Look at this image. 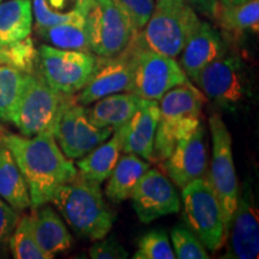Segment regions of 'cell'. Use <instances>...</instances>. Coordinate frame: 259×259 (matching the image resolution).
Returning <instances> with one entry per match:
<instances>
[{
    "label": "cell",
    "mask_w": 259,
    "mask_h": 259,
    "mask_svg": "<svg viewBox=\"0 0 259 259\" xmlns=\"http://www.w3.org/2000/svg\"><path fill=\"white\" fill-rule=\"evenodd\" d=\"M0 142L14 155L34 209L51 203L58 187L78 177L76 166L65 156L52 132H41L32 137L6 134Z\"/></svg>",
    "instance_id": "1"
},
{
    "label": "cell",
    "mask_w": 259,
    "mask_h": 259,
    "mask_svg": "<svg viewBox=\"0 0 259 259\" xmlns=\"http://www.w3.org/2000/svg\"><path fill=\"white\" fill-rule=\"evenodd\" d=\"M51 203L79 238L97 241L106 238L115 221L100 184L77 177L58 187Z\"/></svg>",
    "instance_id": "2"
},
{
    "label": "cell",
    "mask_w": 259,
    "mask_h": 259,
    "mask_svg": "<svg viewBox=\"0 0 259 259\" xmlns=\"http://www.w3.org/2000/svg\"><path fill=\"white\" fill-rule=\"evenodd\" d=\"M206 97L192 83L170 89L158 100L154 158L164 161L180 139L189 136L202 122L203 106Z\"/></svg>",
    "instance_id": "3"
},
{
    "label": "cell",
    "mask_w": 259,
    "mask_h": 259,
    "mask_svg": "<svg viewBox=\"0 0 259 259\" xmlns=\"http://www.w3.org/2000/svg\"><path fill=\"white\" fill-rule=\"evenodd\" d=\"M154 10L138 38L145 48L177 58L199 27L198 14L186 0H154Z\"/></svg>",
    "instance_id": "4"
},
{
    "label": "cell",
    "mask_w": 259,
    "mask_h": 259,
    "mask_svg": "<svg viewBox=\"0 0 259 259\" xmlns=\"http://www.w3.org/2000/svg\"><path fill=\"white\" fill-rule=\"evenodd\" d=\"M73 97L54 90L37 70L25 73L23 89L11 124L24 137H32L41 132L53 134L58 116Z\"/></svg>",
    "instance_id": "5"
},
{
    "label": "cell",
    "mask_w": 259,
    "mask_h": 259,
    "mask_svg": "<svg viewBox=\"0 0 259 259\" xmlns=\"http://www.w3.org/2000/svg\"><path fill=\"white\" fill-rule=\"evenodd\" d=\"M209 128L212 141V157L211 164L206 171V179L219 199L225 233L228 236L239 196L233 160L232 135L219 114L209 116Z\"/></svg>",
    "instance_id": "6"
},
{
    "label": "cell",
    "mask_w": 259,
    "mask_h": 259,
    "mask_svg": "<svg viewBox=\"0 0 259 259\" xmlns=\"http://www.w3.org/2000/svg\"><path fill=\"white\" fill-rule=\"evenodd\" d=\"M183 219L206 248L219 251L227 235L218 197L205 177L191 181L181 189Z\"/></svg>",
    "instance_id": "7"
},
{
    "label": "cell",
    "mask_w": 259,
    "mask_h": 259,
    "mask_svg": "<svg viewBox=\"0 0 259 259\" xmlns=\"http://www.w3.org/2000/svg\"><path fill=\"white\" fill-rule=\"evenodd\" d=\"M134 90L144 100L158 101L170 89L190 83L176 58L145 48L138 38H134Z\"/></svg>",
    "instance_id": "8"
},
{
    "label": "cell",
    "mask_w": 259,
    "mask_h": 259,
    "mask_svg": "<svg viewBox=\"0 0 259 259\" xmlns=\"http://www.w3.org/2000/svg\"><path fill=\"white\" fill-rule=\"evenodd\" d=\"M92 52L60 50L42 45L37 50V72L58 93L74 95L79 93L96 64Z\"/></svg>",
    "instance_id": "9"
},
{
    "label": "cell",
    "mask_w": 259,
    "mask_h": 259,
    "mask_svg": "<svg viewBox=\"0 0 259 259\" xmlns=\"http://www.w3.org/2000/svg\"><path fill=\"white\" fill-rule=\"evenodd\" d=\"M85 19L90 52L96 57L118 56L139 32L109 0H93Z\"/></svg>",
    "instance_id": "10"
},
{
    "label": "cell",
    "mask_w": 259,
    "mask_h": 259,
    "mask_svg": "<svg viewBox=\"0 0 259 259\" xmlns=\"http://www.w3.org/2000/svg\"><path fill=\"white\" fill-rule=\"evenodd\" d=\"M114 128L97 127L90 121L85 106L71 100L58 116L53 136L65 156L82 158L111 137Z\"/></svg>",
    "instance_id": "11"
},
{
    "label": "cell",
    "mask_w": 259,
    "mask_h": 259,
    "mask_svg": "<svg viewBox=\"0 0 259 259\" xmlns=\"http://www.w3.org/2000/svg\"><path fill=\"white\" fill-rule=\"evenodd\" d=\"M193 82L204 96L228 111H235L247 93L244 66L238 57L228 53L206 65Z\"/></svg>",
    "instance_id": "12"
},
{
    "label": "cell",
    "mask_w": 259,
    "mask_h": 259,
    "mask_svg": "<svg viewBox=\"0 0 259 259\" xmlns=\"http://www.w3.org/2000/svg\"><path fill=\"white\" fill-rule=\"evenodd\" d=\"M135 38V37H134ZM134 40L124 52L114 57H97L96 64L88 82L78 95L76 102L89 106L102 97L115 93H132L134 90Z\"/></svg>",
    "instance_id": "13"
},
{
    "label": "cell",
    "mask_w": 259,
    "mask_h": 259,
    "mask_svg": "<svg viewBox=\"0 0 259 259\" xmlns=\"http://www.w3.org/2000/svg\"><path fill=\"white\" fill-rule=\"evenodd\" d=\"M132 206L143 223L180 211L181 199L169 178L157 169H149L131 194Z\"/></svg>",
    "instance_id": "14"
},
{
    "label": "cell",
    "mask_w": 259,
    "mask_h": 259,
    "mask_svg": "<svg viewBox=\"0 0 259 259\" xmlns=\"http://www.w3.org/2000/svg\"><path fill=\"white\" fill-rule=\"evenodd\" d=\"M208 164V143L202 122L189 136L180 139L169 156L163 161L168 178L179 189L198 178L205 177Z\"/></svg>",
    "instance_id": "15"
},
{
    "label": "cell",
    "mask_w": 259,
    "mask_h": 259,
    "mask_svg": "<svg viewBox=\"0 0 259 259\" xmlns=\"http://www.w3.org/2000/svg\"><path fill=\"white\" fill-rule=\"evenodd\" d=\"M258 208L250 184L242 185L233 216L231 245L227 258L254 259L259 253Z\"/></svg>",
    "instance_id": "16"
},
{
    "label": "cell",
    "mask_w": 259,
    "mask_h": 259,
    "mask_svg": "<svg viewBox=\"0 0 259 259\" xmlns=\"http://www.w3.org/2000/svg\"><path fill=\"white\" fill-rule=\"evenodd\" d=\"M181 53V69L193 80L206 65L227 54V45L222 35L211 24L200 22Z\"/></svg>",
    "instance_id": "17"
},
{
    "label": "cell",
    "mask_w": 259,
    "mask_h": 259,
    "mask_svg": "<svg viewBox=\"0 0 259 259\" xmlns=\"http://www.w3.org/2000/svg\"><path fill=\"white\" fill-rule=\"evenodd\" d=\"M160 115L158 101L145 100L143 106L125 124L122 151L145 160H154V142Z\"/></svg>",
    "instance_id": "18"
},
{
    "label": "cell",
    "mask_w": 259,
    "mask_h": 259,
    "mask_svg": "<svg viewBox=\"0 0 259 259\" xmlns=\"http://www.w3.org/2000/svg\"><path fill=\"white\" fill-rule=\"evenodd\" d=\"M31 216L32 231L38 247L47 259L67 251L72 245V238L59 213L48 204L38 206Z\"/></svg>",
    "instance_id": "19"
},
{
    "label": "cell",
    "mask_w": 259,
    "mask_h": 259,
    "mask_svg": "<svg viewBox=\"0 0 259 259\" xmlns=\"http://www.w3.org/2000/svg\"><path fill=\"white\" fill-rule=\"evenodd\" d=\"M125 124L114 128L112 138L107 139L89 154L77 161L76 167L78 176L83 179L101 184L108 179L114 169L116 162L122 151V141H124Z\"/></svg>",
    "instance_id": "20"
},
{
    "label": "cell",
    "mask_w": 259,
    "mask_h": 259,
    "mask_svg": "<svg viewBox=\"0 0 259 259\" xmlns=\"http://www.w3.org/2000/svg\"><path fill=\"white\" fill-rule=\"evenodd\" d=\"M145 100L135 93H115L94 102L87 108L90 121L97 127L116 128L124 125L143 106Z\"/></svg>",
    "instance_id": "21"
},
{
    "label": "cell",
    "mask_w": 259,
    "mask_h": 259,
    "mask_svg": "<svg viewBox=\"0 0 259 259\" xmlns=\"http://www.w3.org/2000/svg\"><path fill=\"white\" fill-rule=\"evenodd\" d=\"M149 168L150 163L138 155L125 154L119 157L106 186L107 198L113 203H121L131 198L135 187Z\"/></svg>",
    "instance_id": "22"
},
{
    "label": "cell",
    "mask_w": 259,
    "mask_h": 259,
    "mask_svg": "<svg viewBox=\"0 0 259 259\" xmlns=\"http://www.w3.org/2000/svg\"><path fill=\"white\" fill-rule=\"evenodd\" d=\"M0 198L17 211L30 208V196L23 174L11 151L0 142Z\"/></svg>",
    "instance_id": "23"
},
{
    "label": "cell",
    "mask_w": 259,
    "mask_h": 259,
    "mask_svg": "<svg viewBox=\"0 0 259 259\" xmlns=\"http://www.w3.org/2000/svg\"><path fill=\"white\" fill-rule=\"evenodd\" d=\"M30 0H8L0 4V44L8 45L30 36L32 30Z\"/></svg>",
    "instance_id": "24"
},
{
    "label": "cell",
    "mask_w": 259,
    "mask_h": 259,
    "mask_svg": "<svg viewBox=\"0 0 259 259\" xmlns=\"http://www.w3.org/2000/svg\"><path fill=\"white\" fill-rule=\"evenodd\" d=\"M93 0H32L36 30H44L71 19L85 17Z\"/></svg>",
    "instance_id": "25"
},
{
    "label": "cell",
    "mask_w": 259,
    "mask_h": 259,
    "mask_svg": "<svg viewBox=\"0 0 259 259\" xmlns=\"http://www.w3.org/2000/svg\"><path fill=\"white\" fill-rule=\"evenodd\" d=\"M221 27L233 35L245 32H258L259 27V0H248L238 5L216 6L215 16Z\"/></svg>",
    "instance_id": "26"
},
{
    "label": "cell",
    "mask_w": 259,
    "mask_h": 259,
    "mask_svg": "<svg viewBox=\"0 0 259 259\" xmlns=\"http://www.w3.org/2000/svg\"><path fill=\"white\" fill-rule=\"evenodd\" d=\"M85 18L87 16L71 19L37 32L53 47L60 50L90 52Z\"/></svg>",
    "instance_id": "27"
},
{
    "label": "cell",
    "mask_w": 259,
    "mask_h": 259,
    "mask_svg": "<svg viewBox=\"0 0 259 259\" xmlns=\"http://www.w3.org/2000/svg\"><path fill=\"white\" fill-rule=\"evenodd\" d=\"M25 73L8 66L0 65V124L11 122L17 108Z\"/></svg>",
    "instance_id": "28"
},
{
    "label": "cell",
    "mask_w": 259,
    "mask_h": 259,
    "mask_svg": "<svg viewBox=\"0 0 259 259\" xmlns=\"http://www.w3.org/2000/svg\"><path fill=\"white\" fill-rule=\"evenodd\" d=\"M0 65H8L23 73H32L37 66V50L30 36L12 44L2 45Z\"/></svg>",
    "instance_id": "29"
},
{
    "label": "cell",
    "mask_w": 259,
    "mask_h": 259,
    "mask_svg": "<svg viewBox=\"0 0 259 259\" xmlns=\"http://www.w3.org/2000/svg\"><path fill=\"white\" fill-rule=\"evenodd\" d=\"M9 248L16 259H47L35 239L31 216L19 219L9 240Z\"/></svg>",
    "instance_id": "30"
},
{
    "label": "cell",
    "mask_w": 259,
    "mask_h": 259,
    "mask_svg": "<svg viewBox=\"0 0 259 259\" xmlns=\"http://www.w3.org/2000/svg\"><path fill=\"white\" fill-rule=\"evenodd\" d=\"M171 247L178 259H208L210 255L198 236L187 226L177 225L170 232Z\"/></svg>",
    "instance_id": "31"
},
{
    "label": "cell",
    "mask_w": 259,
    "mask_h": 259,
    "mask_svg": "<svg viewBox=\"0 0 259 259\" xmlns=\"http://www.w3.org/2000/svg\"><path fill=\"white\" fill-rule=\"evenodd\" d=\"M135 259H174L173 247L163 229H154L142 236L138 242V250Z\"/></svg>",
    "instance_id": "32"
},
{
    "label": "cell",
    "mask_w": 259,
    "mask_h": 259,
    "mask_svg": "<svg viewBox=\"0 0 259 259\" xmlns=\"http://www.w3.org/2000/svg\"><path fill=\"white\" fill-rule=\"evenodd\" d=\"M124 12L136 30L141 31L145 27L154 10V0H109Z\"/></svg>",
    "instance_id": "33"
},
{
    "label": "cell",
    "mask_w": 259,
    "mask_h": 259,
    "mask_svg": "<svg viewBox=\"0 0 259 259\" xmlns=\"http://www.w3.org/2000/svg\"><path fill=\"white\" fill-rule=\"evenodd\" d=\"M17 210L0 198V252L9 247V240L19 221Z\"/></svg>",
    "instance_id": "34"
},
{
    "label": "cell",
    "mask_w": 259,
    "mask_h": 259,
    "mask_svg": "<svg viewBox=\"0 0 259 259\" xmlns=\"http://www.w3.org/2000/svg\"><path fill=\"white\" fill-rule=\"evenodd\" d=\"M89 257L93 259H126L128 252L115 238H102L89 250Z\"/></svg>",
    "instance_id": "35"
},
{
    "label": "cell",
    "mask_w": 259,
    "mask_h": 259,
    "mask_svg": "<svg viewBox=\"0 0 259 259\" xmlns=\"http://www.w3.org/2000/svg\"><path fill=\"white\" fill-rule=\"evenodd\" d=\"M197 12L202 14L206 17H213L215 16L218 0H186Z\"/></svg>",
    "instance_id": "36"
},
{
    "label": "cell",
    "mask_w": 259,
    "mask_h": 259,
    "mask_svg": "<svg viewBox=\"0 0 259 259\" xmlns=\"http://www.w3.org/2000/svg\"><path fill=\"white\" fill-rule=\"evenodd\" d=\"M246 2H248V0H221V4L222 5H238Z\"/></svg>",
    "instance_id": "37"
},
{
    "label": "cell",
    "mask_w": 259,
    "mask_h": 259,
    "mask_svg": "<svg viewBox=\"0 0 259 259\" xmlns=\"http://www.w3.org/2000/svg\"><path fill=\"white\" fill-rule=\"evenodd\" d=\"M2 3H3V0H0V4H2Z\"/></svg>",
    "instance_id": "38"
},
{
    "label": "cell",
    "mask_w": 259,
    "mask_h": 259,
    "mask_svg": "<svg viewBox=\"0 0 259 259\" xmlns=\"http://www.w3.org/2000/svg\"><path fill=\"white\" fill-rule=\"evenodd\" d=\"M0 48H2V44H0Z\"/></svg>",
    "instance_id": "39"
}]
</instances>
